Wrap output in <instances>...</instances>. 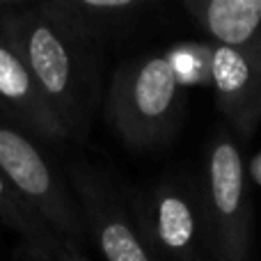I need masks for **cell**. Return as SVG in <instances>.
I'll list each match as a JSON object with an SVG mask.
<instances>
[{
  "mask_svg": "<svg viewBox=\"0 0 261 261\" xmlns=\"http://www.w3.org/2000/svg\"><path fill=\"white\" fill-rule=\"evenodd\" d=\"M18 3H14V0H0V14L3 12H7V9H12V7H16Z\"/></svg>",
  "mask_w": 261,
  "mask_h": 261,
  "instance_id": "9a60e30c",
  "label": "cell"
},
{
  "mask_svg": "<svg viewBox=\"0 0 261 261\" xmlns=\"http://www.w3.org/2000/svg\"><path fill=\"white\" fill-rule=\"evenodd\" d=\"M208 81L218 110L241 140H250L261 124V71L229 46H211Z\"/></svg>",
  "mask_w": 261,
  "mask_h": 261,
  "instance_id": "52a82bcc",
  "label": "cell"
},
{
  "mask_svg": "<svg viewBox=\"0 0 261 261\" xmlns=\"http://www.w3.org/2000/svg\"><path fill=\"white\" fill-rule=\"evenodd\" d=\"M156 261H211L199 199L174 179L130 199Z\"/></svg>",
  "mask_w": 261,
  "mask_h": 261,
  "instance_id": "8992f818",
  "label": "cell"
},
{
  "mask_svg": "<svg viewBox=\"0 0 261 261\" xmlns=\"http://www.w3.org/2000/svg\"><path fill=\"white\" fill-rule=\"evenodd\" d=\"M16 259L18 261H50L48 254H41L39 250L30 248V245H25V243H23L21 250L16 252Z\"/></svg>",
  "mask_w": 261,
  "mask_h": 261,
  "instance_id": "4fadbf2b",
  "label": "cell"
},
{
  "mask_svg": "<svg viewBox=\"0 0 261 261\" xmlns=\"http://www.w3.org/2000/svg\"><path fill=\"white\" fill-rule=\"evenodd\" d=\"M67 181L81 208L87 239L103 261H156L130 204L103 172L85 161H71Z\"/></svg>",
  "mask_w": 261,
  "mask_h": 261,
  "instance_id": "5b68a950",
  "label": "cell"
},
{
  "mask_svg": "<svg viewBox=\"0 0 261 261\" xmlns=\"http://www.w3.org/2000/svg\"><path fill=\"white\" fill-rule=\"evenodd\" d=\"M250 174H252V179L261 186V153L252 161V165H250Z\"/></svg>",
  "mask_w": 261,
  "mask_h": 261,
  "instance_id": "5bb4252c",
  "label": "cell"
},
{
  "mask_svg": "<svg viewBox=\"0 0 261 261\" xmlns=\"http://www.w3.org/2000/svg\"><path fill=\"white\" fill-rule=\"evenodd\" d=\"M0 37L21 58L46 103L60 119L67 138H76L87 122V76L83 48L37 5H23L0 14Z\"/></svg>",
  "mask_w": 261,
  "mask_h": 261,
  "instance_id": "6da1fadb",
  "label": "cell"
},
{
  "mask_svg": "<svg viewBox=\"0 0 261 261\" xmlns=\"http://www.w3.org/2000/svg\"><path fill=\"white\" fill-rule=\"evenodd\" d=\"M0 110L12 124L41 140H67L60 119L16 53L0 37Z\"/></svg>",
  "mask_w": 261,
  "mask_h": 261,
  "instance_id": "ba28073f",
  "label": "cell"
},
{
  "mask_svg": "<svg viewBox=\"0 0 261 261\" xmlns=\"http://www.w3.org/2000/svg\"><path fill=\"white\" fill-rule=\"evenodd\" d=\"M37 7L85 46L128 25L147 5L142 0H48Z\"/></svg>",
  "mask_w": 261,
  "mask_h": 261,
  "instance_id": "30bf717a",
  "label": "cell"
},
{
  "mask_svg": "<svg viewBox=\"0 0 261 261\" xmlns=\"http://www.w3.org/2000/svg\"><path fill=\"white\" fill-rule=\"evenodd\" d=\"M50 261H90L76 245L64 243V241H58V245L53 248V252L48 254Z\"/></svg>",
  "mask_w": 261,
  "mask_h": 261,
  "instance_id": "7c38bea8",
  "label": "cell"
},
{
  "mask_svg": "<svg viewBox=\"0 0 261 261\" xmlns=\"http://www.w3.org/2000/svg\"><path fill=\"white\" fill-rule=\"evenodd\" d=\"M0 225L18 234L23 243L39 250L41 254H50L60 241L53 229L14 193L3 174H0Z\"/></svg>",
  "mask_w": 261,
  "mask_h": 261,
  "instance_id": "8fae6325",
  "label": "cell"
},
{
  "mask_svg": "<svg viewBox=\"0 0 261 261\" xmlns=\"http://www.w3.org/2000/svg\"><path fill=\"white\" fill-rule=\"evenodd\" d=\"M199 208L211 261H250L252 250V197L248 172L236 140L225 128L208 144Z\"/></svg>",
  "mask_w": 261,
  "mask_h": 261,
  "instance_id": "3957f363",
  "label": "cell"
},
{
  "mask_svg": "<svg viewBox=\"0 0 261 261\" xmlns=\"http://www.w3.org/2000/svg\"><path fill=\"white\" fill-rule=\"evenodd\" d=\"M186 90L167 53H144L117 69L108 90V119L130 149L167 144L184 124Z\"/></svg>",
  "mask_w": 261,
  "mask_h": 261,
  "instance_id": "7a4b0ae2",
  "label": "cell"
},
{
  "mask_svg": "<svg viewBox=\"0 0 261 261\" xmlns=\"http://www.w3.org/2000/svg\"><path fill=\"white\" fill-rule=\"evenodd\" d=\"M0 174L14 193L64 243L83 248L87 234L69 181L44 156L32 138L0 115Z\"/></svg>",
  "mask_w": 261,
  "mask_h": 261,
  "instance_id": "277c9868",
  "label": "cell"
},
{
  "mask_svg": "<svg viewBox=\"0 0 261 261\" xmlns=\"http://www.w3.org/2000/svg\"><path fill=\"white\" fill-rule=\"evenodd\" d=\"M186 12L216 44L239 50L261 71V0H188Z\"/></svg>",
  "mask_w": 261,
  "mask_h": 261,
  "instance_id": "9c48e42d",
  "label": "cell"
}]
</instances>
